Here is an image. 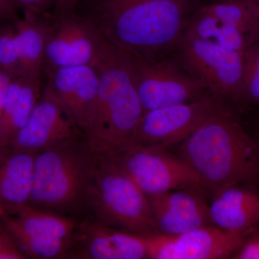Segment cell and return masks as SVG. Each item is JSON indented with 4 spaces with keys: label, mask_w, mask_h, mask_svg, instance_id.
I'll return each mask as SVG.
<instances>
[{
    "label": "cell",
    "mask_w": 259,
    "mask_h": 259,
    "mask_svg": "<svg viewBox=\"0 0 259 259\" xmlns=\"http://www.w3.org/2000/svg\"><path fill=\"white\" fill-rule=\"evenodd\" d=\"M178 153L214 192L259 181L258 144L226 108L180 144Z\"/></svg>",
    "instance_id": "obj_1"
},
{
    "label": "cell",
    "mask_w": 259,
    "mask_h": 259,
    "mask_svg": "<svg viewBox=\"0 0 259 259\" xmlns=\"http://www.w3.org/2000/svg\"><path fill=\"white\" fill-rule=\"evenodd\" d=\"M94 66L98 88L81 131L94 152L107 156L132 144L144 112L125 51L107 40Z\"/></svg>",
    "instance_id": "obj_2"
},
{
    "label": "cell",
    "mask_w": 259,
    "mask_h": 259,
    "mask_svg": "<svg viewBox=\"0 0 259 259\" xmlns=\"http://www.w3.org/2000/svg\"><path fill=\"white\" fill-rule=\"evenodd\" d=\"M188 0H101L93 19L107 40L153 59L180 42Z\"/></svg>",
    "instance_id": "obj_3"
},
{
    "label": "cell",
    "mask_w": 259,
    "mask_h": 259,
    "mask_svg": "<svg viewBox=\"0 0 259 259\" xmlns=\"http://www.w3.org/2000/svg\"><path fill=\"white\" fill-rule=\"evenodd\" d=\"M96 158L84 135L37 153L29 205L60 214L86 205Z\"/></svg>",
    "instance_id": "obj_4"
},
{
    "label": "cell",
    "mask_w": 259,
    "mask_h": 259,
    "mask_svg": "<svg viewBox=\"0 0 259 259\" xmlns=\"http://www.w3.org/2000/svg\"><path fill=\"white\" fill-rule=\"evenodd\" d=\"M96 156L87 194L96 221L139 236L158 234L148 196L111 162Z\"/></svg>",
    "instance_id": "obj_5"
},
{
    "label": "cell",
    "mask_w": 259,
    "mask_h": 259,
    "mask_svg": "<svg viewBox=\"0 0 259 259\" xmlns=\"http://www.w3.org/2000/svg\"><path fill=\"white\" fill-rule=\"evenodd\" d=\"M101 156L123 172L148 197L181 189L204 187L193 169L166 150L131 144Z\"/></svg>",
    "instance_id": "obj_6"
},
{
    "label": "cell",
    "mask_w": 259,
    "mask_h": 259,
    "mask_svg": "<svg viewBox=\"0 0 259 259\" xmlns=\"http://www.w3.org/2000/svg\"><path fill=\"white\" fill-rule=\"evenodd\" d=\"M126 52L135 88L144 112L198 101L212 95L203 83L175 63Z\"/></svg>",
    "instance_id": "obj_7"
},
{
    "label": "cell",
    "mask_w": 259,
    "mask_h": 259,
    "mask_svg": "<svg viewBox=\"0 0 259 259\" xmlns=\"http://www.w3.org/2000/svg\"><path fill=\"white\" fill-rule=\"evenodd\" d=\"M185 69L220 98L243 100L244 53L231 50L184 32L180 40Z\"/></svg>",
    "instance_id": "obj_8"
},
{
    "label": "cell",
    "mask_w": 259,
    "mask_h": 259,
    "mask_svg": "<svg viewBox=\"0 0 259 259\" xmlns=\"http://www.w3.org/2000/svg\"><path fill=\"white\" fill-rule=\"evenodd\" d=\"M221 99L212 95L198 101L144 112L132 144L162 150L182 144L205 121L225 109Z\"/></svg>",
    "instance_id": "obj_9"
},
{
    "label": "cell",
    "mask_w": 259,
    "mask_h": 259,
    "mask_svg": "<svg viewBox=\"0 0 259 259\" xmlns=\"http://www.w3.org/2000/svg\"><path fill=\"white\" fill-rule=\"evenodd\" d=\"M107 42L91 18L74 12L51 15L42 69L94 66Z\"/></svg>",
    "instance_id": "obj_10"
},
{
    "label": "cell",
    "mask_w": 259,
    "mask_h": 259,
    "mask_svg": "<svg viewBox=\"0 0 259 259\" xmlns=\"http://www.w3.org/2000/svg\"><path fill=\"white\" fill-rule=\"evenodd\" d=\"M246 233L207 225L182 234L146 236L148 258L221 259L233 256Z\"/></svg>",
    "instance_id": "obj_11"
},
{
    "label": "cell",
    "mask_w": 259,
    "mask_h": 259,
    "mask_svg": "<svg viewBox=\"0 0 259 259\" xmlns=\"http://www.w3.org/2000/svg\"><path fill=\"white\" fill-rule=\"evenodd\" d=\"M84 135L63 107L44 96L10 146L15 151L35 153Z\"/></svg>",
    "instance_id": "obj_12"
},
{
    "label": "cell",
    "mask_w": 259,
    "mask_h": 259,
    "mask_svg": "<svg viewBox=\"0 0 259 259\" xmlns=\"http://www.w3.org/2000/svg\"><path fill=\"white\" fill-rule=\"evenodd\" d=\"M69 257L84 259L148 258L146 236L99 221L80 223Z\"/></svg>",
    "instance_id": "obj_13"
},
{
    "label": "cell",
    "mask_w": 259,
    "mask_h": 259,
    "mask_svg": "<svg viewBox=\"0 0 259 259\" xmlns=\"http://www.w3.org/2000/svg\"><path fill=\"white\" fill-rule=\"evenodd\" d=\"M42 70L48 78L42 95L63 107L81 130L96 96L99 83L96 68L83 65Z\"/></svg>",
    "instance_id": "obj_14"
},
{
    "label": "cell",
    "mask_w": 259,
    "mask_h": 259,
    "mask_svg": "<svg viewBox=\"0 0 259 259\" xmlns=\"http://www.w3.org/2000/svg\"><path fill=\"white\" fill-rule=\"evenodd\" d=\"M194 189L148 197L158 234L175 236L212 225L209 204Z\"/></svg>",
    "instance_id": "obj_15"
},
{
    "label": "cell",
    "mask_w": 259,
    "mask_h": 259,
    "mask_svg": "<svg viewBox=\"0 0 259 259\" xmlns=\"http://www.w3.org/2000/svg\"><path fill=\"white\" fill-rule=\"evenodd\" d=\"M209 207L211 224L218 228L250 235L259 227V192L247 185L214 192Z\"/></svg>",
    "instance_id": "obj_16"
},
{
    "label": "cell",
    "mask_w": 259,
    "mask_h": 259,
    "mask_svg": "<svg viewBox=\"0 0 259 259\" xmlns=\"http://www.w3.org/2000/svg\"><path fill=\"white\" fill-rule=\"evenodd\" d=\"M36 154L0 146V206L14 214L28 204Z\"/></svg>",
    "instance_id": "obj_17"
},
{
    "label": "cell",
    "mask_w": 259,
    "mask_h": 259,
    "mask_svg": "<svg viewBox=\"0 0 259 259\" xmlns=\"http://www.w3.org/2000/svg\"><path fill=\"white\" fill-rule=\"evenodd\" d=\"M40 78L11 79L0 117V146L10 145L28 120L41 94Z\"/></svg>",
    "instance_id": "obj_18"
},
{
    "label": "cell",
    "mask_w": 259,
    "mask_h": 259,
    "mask_svg": "<svg viewBox=\"0 0 259 259\" xmlns=\"http://www.w3.org/2000/svg\"><path fill=\"white\" fill-rule=\"evenodd\" d=\"M14 23L20 76L40 78L50 29V15L24 12L23 18H18Z\"/></svg>",
    "instance_id": "obj_19"
},
{
    "label": "cell",
    "mask_w": 259,
    "mask_h": 259,
    "mask_svg": "<svg viewBox=\"0 0 259 259\" xmlns=\"http://www.w3.org/2000/svg\"><path fill=\"white\" fill-rule=\"evenodd\" d=\"M15 217L2 214V224L24 233L44 238L74 239L79 223L63 214L35 208L25 204L14 213Z\"/></svg>",
    "instance_id": "obj_20"
},
{
    "label": "cell",
    "mask_w": 259,
    "mask_h": 259,
    "mask_svg": "<svg viewBox=\"0 0 259 259\" xmlns=\"http://www.w3.org/2000/svg\"><path fill=\"white\" fill-rule=\"evenodd\" d=\"M185 32L192 36L241 53H244L253 42L244 32L201 10L190 20Z\"/></svg>",
    "instance_id": "obj_21"
},
{
    "label": "cell",
    "mask_w": 259,
    "mask_h": 259,
    "mask_svg": "<svg viewBox=\"0 0 259 259\" xmlns=\"http://www.w3.org/2000/svg\"><path fill=\"white\" fill-rule=\"evenodd\" d=\"M244 32L253 42L259 39V9L251 0H222L200 9Z\"/></svg>",
    "instance_id": "obj_22"
},
{
    "label": "cell",
    "mask_w": 259,
    "mask_h": 259,
    "mask_svg": "<svg viewBox=\"0 0 259 259\" xmlns=\"http://www.w3.org/2000/svg\"><path fill=\"white\" fill-rule=\"evenodd\" d=\"M20 251L26 258L53 259L69 258L74 240L33 236L3 224Z\"/></svg>",
    "instance_id": "obj_23"
},
{
    "label": "cell",
    "mask_w": 259,
    "mask_h": 259,
    "mask_svg": "<svg viewBox=\"0 0 259 259\" xmlns=\"http://www.w3.org/2000/svg\"><path fill=\"white\" fill-rule=\"evenodd\" d=\"M15 21L0 20V72L10 78L20 76Z\"/></svg>",
    "instance_id": "obj_24"
},
{
    "label": "cell",
    "mask_w": 259,
    "mask_h": 259,
    "mask_svg": "<svg viewBox=\"0 0 259 259\" xmlns=\"http://www.w3.org/2000/svg\"><path fill=\"white\" fill-rule=\"evenodd\" d=\"M243 100L259 104V39L244 52Z\"/></svg>",
    "instance_id": "obj_25"
},
{
    "label": "cell",
    "mask_w": 259,
    "mask_h": 259,
    "mask_svg": "<svg viewBox=\"0 0 259 259\" xmlns=\"http://www.w3.org/2000/svg\"><path fill=\"white\" fill-rule=\"evenodd\" d=\"M26 256L20 251L4 227L0 228V259H24Z\"/></svg>",
    "instance_id": "obj_26"
},
{
    "label": "cell",
    "mask_w": 259,
    "mask_h": 259,
    "mask_svg": "<svg viewBox=\"0 0 259 259\" xmlns=\"http://www.w3.org/2000/svg\"><path fill=\"white\" fill-rule=\"evenodd\" d=\"M250 236L245 238L241 248L233 255V258L259 259V231L250 233Z\"/></svg>",
    "instance_id": "obj_27"
},
{
    "label": "cell",
    "mask_w": 259,
    "mask_h": 259,
    "mask_svg": "<svg viewBox=\"0 0 259 259\" xmlns=\"http://www.w3.org/2000/svg\"><path fill=\"white\" fill-rule=\"evenodd\" d=\"M18 7L24 12L37 15H48L47 11L53 6V0H15Z\"/></svg>",
    "instance_id": "obj_28"
},
{
    "label": "cell",
    "mask_w": 259,
    "mask_h": 259,
    "mask_svg": "<svg viewBox=\"0 0 259 259\" xmlns=\"http://www.w3.org/2000/svg\"><path fill=\"white\" fill-rule=\"evenodd\" d=\"M15 0H0V20L15 21L18 18Z\"/></svg>",
    "instance_id": "obj_29"
},
{
    "label": "cell",
    "mask_w": 259,
    "mask_h": 259,
    "mask_svg": "<svg viewBox=\"0 0 259 259\" xmlns=\"http://www.w3.org/2000/svg\"><path fill=\"white\" fill-rule=\"evenodd\" d=\"M81 0H53L54 15H64L74 12L76 5Z\"/></svg>",
    "instance_id": "obj_30"
},
{
    "label": "cell",
    "mask_w": 259,
    "mask_h": 259,
    "mask_svg": "<svg viewBox=\"0 0 259 259\" xmlns=\"http://www.w3.org/2000/svg\"><path fill=\"white\" fill-rule=\"evenodd\" d=\"M10 81H11V79L7 75L0 72V117H1L2 111H3L5 94H6L7 90L9 86Z\"/></svg>",
    "instance_id": "obj_31"
},
{
    "label": "cell",
    "mask_w": 259,
    "mask_h": 259,
    "mask_svg": "<svg viewBox=\"0 0 259 259\" xmlns=\"http://www.w3.org/2000/svg\"><path fill=\"white\" fill-rule=\"evenodd\" d=\"M251 1L253 2L257 7H258L259 9V0H251Z\"/></svg>",
    "instance_id": "obj_32"
},
{
    "label": "cell",
    "mask_w": 259,
    "mask_h": 259,
    "mask_svg": "<svg viewBox=\"0 0 259 259\" xmlns=\"http://www.w3.org/2000/svg\"><path fill=\"white\" fill-rule=\"evenodd\" d=\"M4 213H5V211L3 210V209L2 208L1 206H0V216H1L2 214H4Z\"/></svg>",
    "instance_id": "obj_33"
},
{
    "label": "cell",
    "mask_w": 259,
    "mask_h": 259,
    "mask_svg": "<svg viewBox=\"0 0 259 259\" xmlns=\"http://www.w3.org/2000/svg\"><path fill=\"white\" fill-rule=\"evenodd\" d=\"M257 144H258V147H259V141H258V142H257Z\"/></svg>",
    "instance_id": "obj_34"
},
{
    "label": "cell",
    "mask_w": 259,
    "mask_h": 259,
    "mask_svg": "<svg viewBox=\"0 0 259 259\" xmlns=\"http://www.w3.org/2000/svg\"></svg>",
    "instance_id": "obj_35"
}]
</instances>
